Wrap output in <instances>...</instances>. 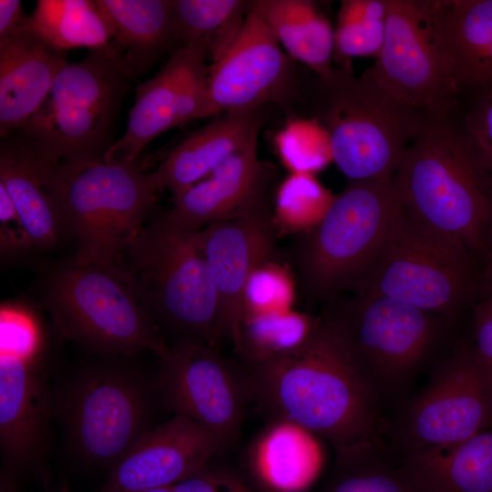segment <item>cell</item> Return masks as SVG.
Here are the masks:
<instances>
[{
    "label": "cell",
    "mask_w": 492,
    "mask_h": 492,
    "mask_svg": "<svg viewBox=\"0 0 492 492\" xmlns=\"http://www.w3.org/2000/svg\"><path fill=\"white\" fill-rule=\"evenodd\" d=\"M461 122L471 140L492 168V92L478 95Z\"/></svg>",
    "instance_id": "obj_37"
},
{
    "label": "cell",
    "mask_w": 492,
    "mask_h": 492,
    "mask_svg": "<svg viewBox=\"0 0 492 492\" xmlns=\"http://www.w3.org/2000/svg\"><path fill=\"white\" fill-rule=\"evenodd\" d=\"M484 260L486 262L485 282L488 289V294H492V225L486 243Z\"/></svg>",
    "instance_id": "obj_41"
},
{
    "label": "cell",
    "mask_w": 492,
    "mask_h": 492,
    "mask_svg": "<svg viewBox=\"0 0 492 492\" xmlns=\"http://www.w3.org/2000/svg\"><path fill=\"white\" fill-rule=\"evenodd\" d=\"M226 448L212 433L175 415L149 430L114 465L105 492H144L173 487Z\"/></svg>",
    "instance_id": "obj_19"
},
{
    "label": "cell",
    "mask_w": 492,
    "mask_h": 492,
    "mask_svg": "<svg viewBox=\"0 0 492 492\" xmlns=\"http://www.w3.org/2000/svg\"><path fill=\"white\" fill-rule=\"evenodd\" d=\"M333 200L310 173H293L277 190L276 222L293 230L308 226L313 220L315 225Z\"/></svg>",
    "instance_id": "obj_34"
},
{
    "label": "cell",
    "mask_w": 492,
    "mask_h": 492,
    "mask_svg": "<svg viewBox=\"0 0 492 492\" xmlns=\"http://www.w3.org/2000/svg\"><path fill=\"white\" fill-rule=\"evenodd\" d=\"M251 400L271 419L294 423L336 459L385 452L384 404L335 323L323 313L296 350L243 369Z\"/></svg>",
    "instance_id": "obj_1"
},
{
    "label": "cell",
    "mask_w": 492,
    "mask_h": 492,
    "mask_svg": "<svg viewBox=\"0 0 492 492\" xmlns=\"http://www.w3.org/2000/svg\"><path fill=\"white\" fill-rule=\"evenodd\" d=\"M0 184L12 199L33 249L69 235L59 163L22 129L0 136Z\"/></svg>",
    "instance_id": "obj_20"
},
{
    "label": "cell",
    "mask_w": 492,
    "mask_h": 492,
    "mask_svg": "<svg viewBox=\"0 0 492 492\" xmlns=\"http://www.w3.org/2000/svg\"><path fill=\"white\" fill-rule=\"evenodd\" d=\"M134 80L113 42L89 49L59 72L40 108L19 129L61 165L104 162Z\"/></svg>",
    "instance_id": "obj_7"
},
{
    "label": "cell",
    "mask_w": 492,
    "mask_h": 492,
    "mask_svg": "<svg viewBox=\"0 0 492 492\" xmlns=\"http://www.w3.org/2000/svg\"><path fill=\"white\" fill-rule=\"evenodd\" d=\"M400 207L393 178L350 181L292 245L290 261L302 297L327 304L353 292Z\"/></svg>",
    "instance_id": "obj_5"
},
{
    "label": "cell",
    "mask_w": 492,
    "mask_h": 492,
    "mask_svg": "<svg viewBox=\"0 0 492 492\" xmlns=\"http://www.w3.org/2000/svg\"><path fill=\"white\" fill-rule=\"evenodd\" d=\"M470 346L492 384V294L474 309L473 343Z\"/></svg>",
    "instance_id": "obj_38"
},
{
    "label": "cell",
    "mask_w": 492,
    "mask_h": 492,
    "mask_svg": "<svg viewBox=\"0 0 492 492\" xmlns=\"http://www.w3.org/2000/svg\"><path fill=\"white\" fill-rule=\"evenodd\" d=\"M144 492H173V487L155 488V489H150Z\"/></svg>",
    "instance_id": "obj_43"
},
{
    "label": "cell",
    "mask_w": 492,
    "mask_h": 492,
    "mask_svg": "<svg viewBox=\"0 0 492 492\" xmlns=\"http://www.w3.org/2000/svg\"><path fill=\"white\" fill-rule=\"evenodd\" d=\"M248 459L252 474L270 492H303L323 466L317 436L283 419L271 420L251 444Z\"/></svg>",
    "instance_id": "obj_25"
},
{
    "label": "cell",
    "mask_w": 492,
    "mask_h": 492,
    "mask_svg": "<svg viewBox=\"0 0 492 492\" xmlns=\"http://www.w3.org/2000/svg\"><path fill=\"white\" fill-rule=\"evenodd\" d=\"M310 118L327 133L333 160L350 181L391 179L432 120L390 95L365 72L334 67L307 87Z\"/></svg>",
    "instance_id": "obj_4"
},
{
    "label": "cell",
    "mask_w": 492,
    "mask_h": 492,
    "mask_svg": "<svg viewBox=\"0 0 492 492\" xmlns=\"http://www.w3.org/2000/svg\"><path fill=\"white\" fill-rule=\"evenodd\" d=\"M393 180L407 217L474 259L484 258L492 225V168L457 116L432 119Z\"/></svg>",
    "instance_id": "obj_2"
},
{
    "label": "cell",
    "mask_w": 492,
    "mask_h": 492,
    "mask_svg": "<svg viewBox=\"0 0 492 492\" xmlns=\"http://www.w3.org/2000/svg\"><path fill=\"white\" fill-rule=\"evenodd\" d=\"M274 202L197 230L217 291L228 337L236 341L252 275L277 259Z\"/></svg>",
    "instance_id": "obj_18"
},
{
    "label": "cell",
    "mask_w": 492,
    "mask_h": 492,
    "mask_svg": "<svg viewBox=\"0 0 492 492\" xmlns=\"http://www.w3.org/2000/svg\"><path fill=\"white\" fill-rule=\"evenodd\" d=\"M156 389L164 405L216 436L227 447L237 438L251 400L243 369L217 347L180 342L169 345Z\"/></svg>",
    "instance_id": "obj_14"
},
{
    "label": "cell",
    "mask_w": 492,
    "mask_h": 492,
    "mask_svg": "<svg viewBox=\"0 0 492 492\" xmlns=\"http://www.w3.org/2000/svg\"><path fill=\"white\" fill-rule=\"evenodd\" d=\"M44 307L61 334L107 355L142 351L164 358L169 350L163 334L119 268L75 256L46 273Z\"/></svg>",
    "instance_id": "obj_6"
},
{
    "label": "cell",
    "mask_w": 492,
    "mask_h": 492,
    "mask_svg": "<svg viewBox=\"0 0 492 492\" xmlns=\"http://www.w3.org/2000/svg\"><path fill=\"white\" fill-rule=\"evenodd\" d=\"M490 428L492 384L470 344H458L399 408L391 451L400 458L445 451Z\"/></svg>",
    "instance_id": "obj_13"
},
{
    "label": "cell",
    "mask_w": 492,
    "mask_h": 492,
    "mask_svg": "<svg viewBox=\"0 0 492 492\" xmlns=\"http://www.w3.org/2000/svg\"><path fill=\"white\" fill-rule=\"evenodd\" d=\"M475 259L407 217L402 208L354 293L383 296L455 323L477 289Z\"/></svg>",
    "instance_id": "obj_8"
},
{
    "label": "cell",
    "mask_w": 492,
    "mask_h": 492,
    "mask_svg": "<svg viewBox=\"0 0 492 492\" xmlns=\"http://www.w3.org/2000/svg\"><path fill=\"white\" fill-rule=\"evenodd\" d=\"M444 48L461 95L492 92V0H437Z\"/></svg>",
    "instance_id": "obj_24"
},
{
    "label": "cell",
    "mask_w": 492,
    "mask_h": 492,
    "mask_svg": "<svg viewBox=\"0 0 492 492\" xmlns=\"http://www.w3.org/2000/svg\"><path fill=\"white\" fill-rule=\"evenodd\" d=\"M281 45L315 76H328L333 67L334 29L315 3L308 0H256Z\"/></svg>",
    "instance_id": "obj_28"
},
{
    "label": "cell",
    "mask_w": 492,
    "mask_h": 492,
    "mask_svg": "<svg viewBox=\"0 0 492 492\" xmlns=\"http://www.w3.org/2000/svg\"><path fill=\"white\" fill-rule=\"evenodd\" d=\"M147 159L59 164L69 235L78 260L118 268L128 247L155 214L158 194Z\"/></svg>",
    "instance_id": "obj_10"
},
{
    "label": "cell",
    "mask_w": 492,
    "mask_h": 492,
    "mask_svg": "<svg viewBox=\"0 0 492 492\" xmlns=\"http://www.w3.org/2000/svg\"><path fill=\"white\" fill-rule=\"evenodd\" d=\"M364 72L432 119L456 116L462 95L444 48L437 0H387L384 44Z\"/></svg>",
    "instance_id": "obj_12"
},
{
    "label": "cell",
    "mask_w": 492,
    "mask_h": 492,
    "mask_svg": "<svg viewBox=\"0 0 492 492\" xmlns=\"http://www.w3.org/2000/svg\"><path fill=\"white\" fill-rule=\"evenodd\" d=\"M20 0L0 1V39H4L15 31L26 21Z\"/></svg>",
    "instance_id": "obj_40"
},
{
    "label": "cell",
    "mask_w": 492,
    "mask_h": 492,
    "mask_svg": "<svg viewBox=\"0 0 492 492\" xmlns=\"http://www.w3.org/2000/svg\"><path fill=\"white\" fill-rule=\"evenodd\" d=\"M52 414L80 456L114 465L152 428L151 389L125 364L95 363L53 391Z\"/></svg>",
    "instance_id": "obj_11"
},
{
    "label": "cell",
    "mask_w": 492,
    "mask_h": 492,
    "mask_svg": "<svg viewBox=\"0 0 492 492\" xmlns=\"http://www.w3.org/2000/svg\"><path fill=\"white\" fill-rule=\"evenodd\" d=\"M388 451L335 460V473L323 492H417Z\"/></svg>",
    "instance_id": "obj_33"
},
{
    "label": "cell",
    "mask_w": 492,
    "mask_h": 492,
    "mask_svg": "<svg viewBox=\"0 0 492 492\" xmlns=\"http://www.w3.org/2000/svg\"><path fill=\"white\" fill-rule=\"evenodd\" d=\"M263 108L241 113H222L186 138L150 171L161 192L178 195L204 179L231 158L259 139L265 122Z\"/></svg>",
    "instance_id": "obj_23"
},
{
    "label": "cell",
    "mask_w": 492,
    "mask_h": 492,
    "mask_svg": "<svg viewBox=\"0 0 492 492\" xmlns=\"http://www.w3.org/2000/svg\"><path fill=\"white\" fill-rule=\"evenodd\" d=\"M118 268L164 338L217 347L228 337L214 282L197 231L155 213Z\"/></svg>",
    "instance_id": "obj_3"
},
{
    "label": "cell",
    "mask_w": 492,
    "mask_h": 492,
    "mask_svg": "<svg viewBox=\"0 0 492 492\" xmlns=\"http://www.w3.org/2000/svg\"><path fill=\"white\" fill-rule=\"evenodd\" d=\"M45 348L41 330L0 333L1 450L14 466H25L43 451L53 417V392L43 365Z\"/></svg>",
    "instance_id": "obj_17"
},
{
    "label": "cell",
    "mask_w": 492,
    "mask_h": 492,
    "mask_svg": "<svg viewBox=\"0 0 492 492\" xmlns=\"http://www.w3.org/2000/svg\"><path fill=\"white\" fill-rule=\"evenodd\" d=\"M34 250L28 234L8 192L0 184V252L2 260H13Z\"/></svg>",
    "instance_id": "obj_36"
},
{
    "label": "cell",
    "mask_w": 492,
    "mask_h": 492,
    "mask_svg": "<svg viewBox=\"0 0 492 492\" xmlns=\"http://www.w3.org/2000/svg\"><path fill=\"white\" fill-rule=\"evenodd\" d=\"M114 27L112 42L137 78L166 53L177 50L171 0H96Z\"/></svg>",
    "instance_id": "obj_26"
},
{
    "label": "cell",
    "mask_w": 492,
    "mask_h": 492,
    "mask_svg": "<svg viewBox=\"0 0 492 492\" xmlns=\"http://www.w3.org/2000/svg\"><path fill=\"white\" fill-rule=\"evenodd\" d=\"M173 492H253L241 479L220 469L209 467L173 486Z\"/></svg>",
    "instance_id": "obj_39"
},
{
    "label": "cell",
    "mask_w": 492,
    "mask_h": 492,
    "mask_svg": "<svg viewBox=\"0 0 492 492\" xmlns=\"http://www.w3.org/2000/svg\"><path fill=\"white\" fill-rule=\"evenodd\" d=\"M281 155L293 173H310L333 159L330 139L313 119H295L277 137Z\"/></svg>",
    "instance_id": "obj_35"
},
{
    "label": "cell",
    "mask_w": 492,
    "mask_h": 492,
    "mask_svg": "<svg viewBox=\"0 0 492 492\" xmlns=\"http://www.w3.org/2000/svg\"><path fill=\"white\" fill-rule=\"evenodd\" d=\"M277 169L258 157V141L204 179L173 196L165 213L176 227L197 231L250 208L275 202Z\"/></svg>",
    "instance_id": "obj_21"
},
{
    "label": "cell",
    "mask_w": 492,
    "mask_h": 492,
    "mask_svg": "<svg viewBox=\"0 0 492 492\" xmlns=\"http://www.w3.org/2000/svg\"><path fill=\"white\" fill-rule=\"evenodd\" d=\"M384 403L398 401L454 323L387 297L354 293L326 304Z\"/></svg>",
    "instance_id": "obj_9"
},
{
    "label": "cell",
    "mask_w": 492,
    "mask_h": 492,
    "mask_svg": "<svg viewBox=\"0 0 492 492\" xmlns=\"http://www.w3.org/2000/svg\"><path fill=\"white\" fill-rule=\"evenodd\" d=\"M28 18L0 39V136L26 125L68 64L65 52L45 41Z\"/></svg>",
    "instance_id": "obj_22"
},
{
    "label": "cell",
    "mask_w": 492,
    "mask_h": 492,
    "mask_svg": "<svg viewBox=\"0 0 492 492\" xmlns=\"http://www.w3.org/2000/svg\"><path fill=\"white\" fill-rule=\"evenodd\" d=\"M207 52L203 42L178 48L153 77L136 87L126 130L106 153V163L132 162L161 133L211 117Z\"/></svg>",
    "instance_id": "obj_16"
},
{
    "label": "cell",
    "mask_w": 492,
    "mask_h": 492,
    "mask_svg": "<svg viewBox=\"0 0 492 492\" xmlns=\"http://www.w3.org/2000/svg\"><path fill=\"white\" fill-rule=\"evenodd\" d=\"M30 26L60 51L99 48L110 43L114 27L96 1L38 0Z\"/></svg>",
    "instance_id": "obj_30"
},
{
    "label": "cell",
    "mask_w": 492,
    "mask_h": 492,
    "mask_svg": "<svg viewBox=\"0 0 492 492\" xmlns=\"http://www.w3.org/2000/svg\"><path fill=\"white\" fill-rule=\"evenodd\" d=\"M252 4L244 0H171L177 49L203 42L208 58L215 62L238 36Z\"/></svg>",
    "instance_id": "obj_29"
},
{
    "label": "cell",
    "mask_w": 492,
    "mask_h": 492,
    "mask_svg": "<svg viewBox=\"0 0 492 492\" xmlns=\"http://www.w3.org/2000/svg\"><path fill=\"white\" fill-rule=\"evenodd\" d=\"M387 0H343L334 29L333 60L352 70L354 57L376 58L386 27Z\"/></svg>",
    "instance_id": "obj_32"
},
{
    "label": "cell",
    "mask_w": 492,
    "mask_h": 492,
    "mask_svg": "<svg viewBox=\"0 0 492 492\" xmlns=\"http://www.w3.org/2000/svg\"><path fill=\"white\" fill-rule=\"evenodd\" d=\"M317 321L290 309L250 313L241 321L234 347L246 363L275 359L299 348Z\"/></svg>",
    "instance_id": "obj_31"
},
{
    "label": "cell",
    "mask_w": 492,
    "mask_h": 492,
    "mask_svg": "<svg viewBox=\"0 0 492 492\" xmlns=\"http://www.w3.org/2000/svg\"><path fill=\"white\" fill-rule=\"evenodd\" d=\"M11 481L5 477L1 482V492H13Z\"/></svg>",
    "instance_id": "obj_42"
},
{
    "label": "cell",
    "mask_w": 492,
    "mask_h": 492,
    "mask_svg": "<svg viewBox=\"0 0 492 492\" xmlns=\"http://www.w3.org/2000/svg\"><path fill=\"white\" fill-rule=\"evenodd\" d=\"M417 492H492V428L440 452L400 458Z\"/></svg>",
    "instance_id": "obj_27"
},
{
    "label": "cell",
    "mask_w": 492,
    "mask_h": 492,
    "mask_svg": "<svg viewBox=\"0 0 492 492\" xmlns=\"http://www.w3.org/2000/svg\"><path fill=\"white\" fill-rule=\"evenodd\" d=\"M207 84L211 117L285 107L299 96L292 64L254 1L234 41L209 67Z\"/></svg>",
    "instance_id": "obj_15"
}]
</instances>
